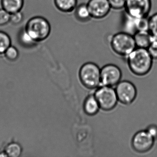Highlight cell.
I'll list each match as a JSON object with an SVG mask.
<instances>
[{"label": "cell", "mask_w": 157, "mask_h": 157, "mask_svg": "<svg viewBox=\"0 0 157 157\" xmlns=\"http://www.w3.org/2000/svg\"><path fill=\"white\" fill-rule=\"evenodd\" d=\"M110 46L116 54L125 58L136 48L133 35L125 32L115 34L111 38Z\"/></svg>", "instance_id": "3957f363"}, {"label": "cell", "mask_w": 157, "mask_h": 157, "mask_svg": "<svg viewBox=\"0 0 157 157\" xmlns=\"http://www.w3.org/2000/svg\"><path fill=\"white\" fill-rule=\"evenodd\" d=\"M74 15L76 19L81 22L89 21L92 18L87 3L78 5L74 10Z\"/></svg>", "instance_id": "9a60e30c"}, {"label": "cell", "mask_w": 157, "mask_h": 157, "mask_svg": "<svg viewBox=\"0 0 157 157\" xmlns=\"http://www.w3.org/2000/svg\"><path fill=\"white\" fill-rule=\"evenodd\" d=\"M153 59H157V38L152 36V40L149 46L147 48Z\"/></svg>", "instance_id": "603a6c76"}, {"label": "cell", "mask_w": 157, "mask_h": 157, "mask_svg": "<svg viewBox=\"0 0 157 157\" xmlns=\"http://www.w3.org/2000/svg\"><path fill=\"white\" fill-rule=\"evenodd\" d=\"M11 14L4 9H0V26L6 25L10 22Z\"/></svg>", "instance_id": "7402d4cb"}, {"label": "cell", "mask_w": 157, "mask_h": 157, "mask_svg": "<svg viewBox=\"0 0 157 157\" xmlns=\"http://www.w3.org/2000/svg\"><path fill=\"white\" fill-rule=\"evenodd\" d=\"M87 4L91 18L97 20L105 18L112 9L108 0H89Z\"/></svg>", "instance_id": "30bf717a"}, {"label": "cell", "mask_w": 157, "mask_h": 157, "mask_svg": "<svg viewBox=\"0 0 157 157\" xmlns=\"http://www.w3.org/2000/svg\"><path fill=\"white\" fill-rule=\"evenodd\" d=\"M5 152L9 157H19L22 153V147L18 143L12 142L6 147Z\"/></svg>", "instance_id": "2e32d148"}, {"label": "cell", "mask_w": 157, "mask_h": 157, "mask_svg": "<svg viewBox=\"0 0 157 157\" xmlns=\"http://www.w3.org/2000/svg\"><path fill=\"white\" fill-rule=\"evenodd\" d=\"M19 40L23 46L26 47H33L37 44L27 33L25 28L23 29L19 33Z\"/></svg>", "instance_id": "e0dca14e"}, {"label": "cell", "mask_w": 157, "mask_h": 157, "mask_svg": "<svg viewBox=\"0 0 157 157\" xmlns=\"http://www.w3.org/2000/svg\"><path fill=\"white\" fill-rule=\"evenodd\" d=\"M155 140L145 130L138 131L133 136L131 146L134 151L138 153H146L151 149Z\"/></svg>", "instance_id": "9c48e42d"}, {"label": "cell", "mask_w": 157, "mask_h": 157, "mask_svg": "<svg viewBox=\"0 0 157 157\" xmlns=\"http://www.w3.org/2000/svg\"><path fill=\"white\" fill-rule=\"evenodd\" d=\"M118 102L126 105L131 104L136 100L137 91L135 85L128 81H121L116 86Z\"/></svg>", "instance_id": "52a82bcc"}, {"label": "cell", "mask_w": 157, "mask_h": 157, "mask_svg": "<svg viewBox=\"0 0 157 157\" xmlns=\"http://www.w3.org/2000/svg\"><path fill=\"white\" fill-rule=\"evenodd\" d=\"M135 27L138 31H148V18H135Z\"/></svg>", "instance_id": "ffe728a7"}, {"label": "cell", "mask_w": 157, "mask_h": 157, "mask_svg": "<svg viewBox=\"0 0 157 157\" xmlns=\"http://www.w3.org/2000/svg\"><path fill=\"white\" fill-rule=\"evenodd\" d=\"M83 109L85 114L90 116L98 113L101 108L94 94L89 95L85 99L83 102Z\"/></svg>", "instance_id": "8fae6325"}, {"label": "cell", "mask_w": 157, "mask_h": 157, "mask_svg": "<svg viewBox=\"0 0 157 157\" xmlns=\"http://www.w3.org/2000/svg\"><path fill=\"white\" fill-rule=\"evenodd\" d=\"M100 108L104 111H110L115 108L118 102L115 89L113 87L100 86L94 94Z\"/></svg>", "instance_id": "5b68a950"}, {"label": "cell", "mask_w": 157, "mask_h": 157, "mask_svg": "<svg viewBox=\"0 0 157 157\" xmlns=\"http://www.w3.org/2000/svg\"><path fill=\"white\" fill-rule=\"evenodd\" d=\"M112 9L120 10L124 8L126 0H108Z\"/></svg>", "instance_id": "cb8c5ba5"}, {"label": "cell", "mask_w": 157, "mask_h": 157, "mask_svg": "<svg viewBox=\"0 0 157 157\" xmlns=\"http://www.w3.org/2000/svg\"><path fill=\"white\" fill-rule=\"evenodd\" d=\"M56 8L61 12L70 13L75 10L78 0H54Z\"/></svg>", "instance_id": "5bb4252c"}, {"label": "cell", "mask_w": 157, "mask_h": 157, "mask_svg": "<svg viewBox=\"0 0 157 157\" xmlns=\"http://www.w3.org/2000/svg\"><path fill=\"white\" fill-rule=\"evenodd\" d=\"M122 73L119 67L114 64H107L101 69V85L116 86L120 81Z\"/></svg>", "instance_id": "ba28073f"}, {"label": "cell", "mask_w": 157, "mask_h": 157, "mask_svg": "<svg viewBox=\"0 0 157 157\" xmlns=\"http://www.w3.org/2000/svg\"><path fill=\"white\" fill-rule=\"evenodd\" d=\"M2 9L11 14L21 11L24 5V0H1Z\"/></svg>", "instance_id": "4fadbf2b"}, {"label": "cell", "mask_w": 157, "mask_h": 157, "mask_svg": "<svg viewBox=\"0 0 157 157\" xmlns=\"http://www.w3.org/2000/svg\"><path fill=\"white\" fill-rule=\"evenodd\" d=\"M146 130L155 140L157 139V126L156 125H150L147 127Z\"/></svg>", "instance_id": "484cf974"}, {"label": "cell", "mask_w": 157, "mask_h": 157, "mask_svg": "<svg viewBox=\"0 0 157 157\" xmlns=\"http://www.w3.org/2000/svg\"><path fill=\"white\" fill-rule=\"evenodd\" d=\"M4 54L5 56L8 59L11 61H14L18 59L19 53L18 49L15 47L11 45L6 50Z\"/></svg>", "instance_id": "44dd1931"}, {"label": "cell", "mask_w": 157, "mask_h": 157, "mask_svg": "<svg viewBox=\"0 0 157 157\" xmlns=\"http://www.w3.org/2000/svg\"><path fill=\"white\" fill-rule=\"evenodd\" d=\"M148 31L153 37L157 38V13L148 18Z\"/></svg>", "instance_id": "d6986e66"}, {"label": "cell", "mask_w": 157, "mask_h": 157, "mask_svg": "<svg viewBox=\"0 0 157 157\" xmlns=\"http://www.w3.org/2000/svg\"><path fill=\"white\" fill-rule=\"evenodd\" d=\"M130 71L138 76H144L151 70L153 59L147 48H136L126 58Z\"/></svg>", "instance_id": "6da1fadb"}, {"label": "cell", "mask_w": 157, "mask_h": 157, "mask_svg": "<svg viewBox=\"0 0 157 157\" xmlns=\"http://www.w3.org/2000/svg\"><path fill=\"white\" fill-rule=\"evenodd\" d=\"M26 32L36 43L45 40L51 33L50 23L42 16H35L31 18L25 27Z\"/></svg>", "instance_id": "7a4b0ae2"}, {"label": "cell", "mask_w": 157, "mask_h": 157, "mask_svg": "<svg viewBox=\"0 0 157 157\" xmlns=\"http://www.w3.org/2000/svg\"><path fill=\"white\" fill-rule=\"evenodd\" d=\"M11 39L5 32L0 31V55L4 54L5 51L11 45Z\"/></svg>", "instance_id": "ac0fdd59"}, {"label": "cell", "mask_w": 157, "mask_h": 157, "mask_svg": "<svg viewBox=\"0 0 157 157\" xmlns=\"http://www.w3.org/2000/svg\"><path fill=\"white\" fill-rule=\"evenodd\" d=\"M133 36L137 48L147 49L152 42V36L148 31H138Z\"/></svg>", "instance_id": "7c38bea8"}, {"label": "cell", "mask_w": 157, "mask_h": 157, "mask_svg": "<svg viewBox=\"0 0 157 157\" xmlns=\"http://www.w3.org/2000/svg\"><path fill=\"white\" fill-rule=\"evenodd\" d=\"M79 78L85 88L96 89L101 85V69L95 63L87 62L80 69Z\"/></svg>", "instance_id": "277c9868"}, {"label": "cell", "mask_w": 157, "mask_h": 157, "mask_svg": "<svg viewBox=\"0 0 157 157\" xmlns=\"http://www.w3.org/2000/svg\"><path fill=\"white\" fill-rule=\"evenodd\" d=\"M24 14L21 11L11 14L10 22L13 24L17 25L21 24L24 20Z\"/></svg>", "instance_id": "d4e9b609"}, {"label": "cell", "mask_w": 157, "mask_h": 157, "mask_svg": "<svg viewBox=\"0 0 157 157\" xmlns=\"http://www.w3.org/2000/svg\"><path fill=\"white\" fill-rule=\"evenodd\" d=\"M125 14L133 18H146L151 9V0H126Z\"/></svg>", "instance_id": "8992f818"}]
</instances>
